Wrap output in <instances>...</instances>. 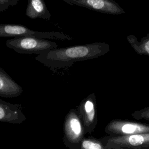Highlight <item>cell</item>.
I'll return each mask as SVG.
<instances>
[{"instance_id":"cell-1","label":"cell","mask_w":149,"mask_h":149,"mask_svg":"<svg viewBox=\"0 0 149 149\" xmlns=\"http://www.w3.org/2000/svg\"><path fill=\"white\" fill-rule=\"evenodd\" d=\"M104 42L77 45L48 50L38 55L35 59L52 70L72 66L74 62L98 58L109 51Z\"/></svg>"},{"instance_id":"cell-2","label":"cell","mask_w":149,"mask_h":149,"mask_svg":"<svg viewBox=\"0 0 149 149\" xmlns=\"http://www.w3.org/2000/svg\"><path fill=\"white\" fill-rule=\"evenodd\" d=\"M85 134L83 123L76 109H71L66 114L63 123L64 145L69 149H79Z\"/></svg>"},{"instance_id":"cell-3","label":"cell","mask_w":149,"mask_h":149,"mask_svg":"<svg viewBox=\"0 0 149 149\" xmlns=\"http://www.w3.org/2000/svg\"><path fill=\"white\" fill-rule=\"evenodd\" d=\"M6 46L19 54H40L50 49L58 48L52 41L31 37L12 38L6 41Z\"/></svg>"},{"instance_id":"cell-4","label":"cell","mask_w":149,"mask_h":149,"mask_svg":"<svg viewBox=\"0 0 149 149\" xmlns=\"http://www.w3.org/2000/svg\"><path fill=\"white\" fill-rule=\"evenodd\" d=\"M31 37L41 39L70 40L72 38L62 32L34 31L23 25L9 23L0 24V37Z\"/></svg>"},{"instance_id":"cell-5","label":"cell","mask_w":149,"mask_h":149,"mask_svg":"<svg viewBox=\"0 0 149 149\" xmlns=\"http://www.w3.org/2000/svg\"><path fill=\"white\" fill-rule=\"evenodd\" d=\"M106 149H149V133L101 137Z\"/></svg>"},{"instance_id":"cell-6","label":"cell","mask_w":149,"mask_h":149,"mask_svg":"<svg viewBox=\"0 0 149 149\" xmlns=\"http://www.w3.org/2000/svg\"><path fill=\"white\" fill-rule=\"evenodd\" d=\"M104 131L107 135L112 136L148 133L149 124L127 119H115L111 120L106 125Z\"/></svg>"},{"instance_id":"cell-7","label":"cell","mask_w":149,"mask_h":149,"mask_svg":"<svg viewBox=\"0 0 149 149\" xmlns=\"http://www.w3.org/2000/svg\"><path fill=\"white\" fill-rule=\"evenodd\" d=\"M84 125L86 134L92 133L98 123L97 101L95 93L84 98L76 108Z\"/></svg>"},{"instance_id":"cell-8","label":"cell","mask_w":149,"mask_h":149,"mask_svg":"<svg viewBox=\"0 0 149 149\" xmlns=\"http://www.w3.org/2000/svg\"><path fill=\"white\" fill-rule=\"evenodd\" d=\"M70 5L78 6L88 9L111 15H122L125 10L113 0H63Z\"/></svg>"},{"instance_id":"cell-9","label":"cell","mask_w":149,"mask_h":149,"mask_svg":"<svg viewBox=\"0 0 149 149\" xmlns=\"http://www.w3.org/2000/svg\"><path fill=\"white\" fill-rule=\"evenodd\" d=\"M26 119L19 104H12L0 99V122L19 124Z\"/></svg>"},{"instance_id":"cell-10","label":"cell","mask_w":149,"mask_h":149,"mask_svg":"<svg viewBox=\"0 0 149 149\" xmlns=\"http://www.w3.org/2000/svg\"><path fill=\"white\" fill-rule=\"evenodd\" d=\"M22 93V87L0 68V97L13 98L20 96Z\"/></svg>"},{"instance_id":"cell-11","label":"cell","mask_w":149,"mask_h":149,"mask_svg":"<svg viewBox=\"0 0 149 149\" xmlns=\"http://www.w3.org/2000/svg\"><path fill=\"white\" fill-rule=\"evenodd\" d=\"M26 15L31 19H42L49 20L51 13L42 0H28Z\"/></svg>"},{"instance_id":"cell-12","label":"cell","mask_w":149,"mask_h":149,"mask_svg":"<svg viewBox=\"0 0 149 149\" xmlns=\"http://www.w3.org/2000/svg\"><path fill=\"white\" fill-rule=\"evenodd\" d=\"M126 40L137 54L149 56V33H147L140 41L133 34L127 36Z\"/></svg>"},{"instance_id":"cell-13","label":"cell","mask_w":149,"mask_h":149,"mask_svg":"<svg viewBox=\"0 0 149 149\" xmlns=\"http://www.w3.org/2000/svg\"><path fill=\"white\" fill-rule=\"evenodd\" d=\"M79 149H106L101 138L85 137L80 144Z\"/></svg>"},{"instance_id":"cell-14","label":"cell","mask_w":149,"mask_h":149,"mask_svg":"<svg viewBox=\"0 0 149 149\" xmlns=\"http://www.w3.org/2000/svg\"><path fill=\"white\" fill-rule=\"evenodd\" d=\"M132 116L136 120L144 119L149 121V106L134 111L132 113Z\"/></svg>"},{"instance_id":"cell-15","label":"cell","mask_w":149,"mask_h":149,"mask_svg":"<svg viewBox=\"0 0 149 149\" xmlns=\"http://www.w3.org/2000/svg\"><path fill=\"white\" fill-rule=\"evenodd\" d=\"M18 2V0H0V12L6 10L9 6H15Z\"/></svg>"},{"instance_id":"cell-16","label":"cell","mask_w":149,"mask_h":149,"mask_svg":"<svg viewBox=\"0 0 149 149\" xmlns=\"http://www.w3.org/2000/svg\"><path fill=\"white\" fill-rule=\"evenodd\" d=\"M0 149H1V148H0Z\"/></svg>"}]
</instances>
